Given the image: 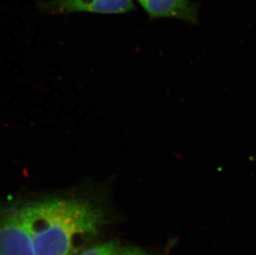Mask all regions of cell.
<instances>
[{
    "mask_svg": "<svg viewBox=\"0 0 256 255\" xmlns=\"http://www.w3.org/2000/svg\"><path fill=\"white\" fill-rule=\"evenodd\" d=\"M120 255H152L144 248L134 246H123Z\"/></svg>",
    "mask_w": 256,
    "mask_h": 255,
    "instance_id": "cell-6",
    "label": "cell"
},
{
    "mask_svg": "<svg viewBox=\"0 0 256 255\" xmlns=\"http://www.w3.org/2000/svg\"><path fill=\"white\" fill-rule=\"evenodd\" d=\"M152 18H175L194 24L198 20L196 5L190 0H138Z\"/></svg>",
    "mask_w": 256,
    "mask_h": 255,
    "instance_id": "cell-4",
    "label": "cell"
},
{
    "mask_svg": "<svg viewBox=\"0 0 256 255\" xmlns=\"http://www.w3.org/2000/svg\"><path fill=\"white\" fill-rule=\"evenodd\" d=\"M122 248L120 241L110 240L87 246L78 255H120Z\"/></svg>",
    "mask_w": 256,
    "mask_h": 255,
    "instance_id": "cell-5",
    "label": "cell"
},
{
    "mask_svg": "<svg viewBox=\"0 0 256 255\" xmlns=\"http://www.w3.org/2000/svg\"><path fill=\"white\" fill-rule=\"evenodd\" d=\"M16 200L35 255H78L112 220L104 183Z\"/></svg>",
    "mask_w": 256,
    "mask_h": 255,
    "instance_id": "cell-1",
    "label": "cell"
},
{
    "mask_svg": "<svg viewBox=\"0 0 256 255\" xmlns=\"http://www.w3.org/2000/svg\"><path fill=\"white\" fill-rule=\"evenodd\" d=\"M0 255H35L16 198L0 200Z\"/></svg>",
    "mask_w": 256,
    "mask_h": 255,
    "instance_id": "cell-2",
    "label": "cell"
},
{
    "mask_svg": "<svg viewBox=\"0 0 256 255\" xmlns=\"http://www.w3.org/2000/svg\"><path fill=\"white\" fill-rule=\"evenodd\" d=\"M38 8L52 14L72 12L120 14L133 10L134 4L132 0H49L39 2Z\"/></svg>",
    "mask_w": 256,
    "mask_h": 255,
    "instance_id": "cell-3",
    "label": "cell"
}]
</instances>
